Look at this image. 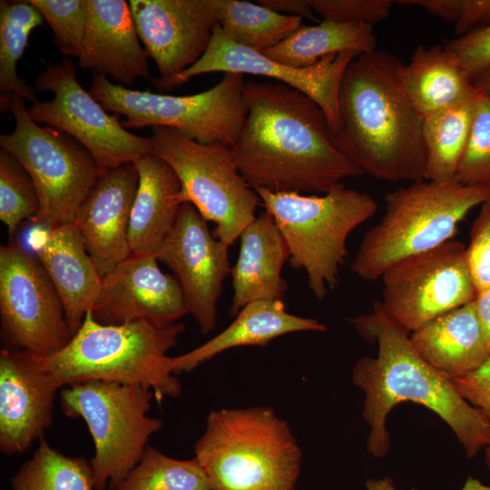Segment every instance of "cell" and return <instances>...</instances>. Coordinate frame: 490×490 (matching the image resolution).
Instances as JSON below:
<instances>
[{
  "label": "cell",
  "mask_w": 490,
  "mask_h": 490,
  "mask_svg": "<svg viewBox=\"0 0 490 490\" xmlns=\"http://www.w3.org/2000/svg\"><path fill=\"white\" fill-rule=\"evenodd\" d=\"M242 92L247 114L230 151L252 189L320 195L363 174L310 97L279 82H246Z\"/></svg>",
  "instance_id": "1"
},
{
  "label": "cell",
  "mask_w": 490,
  "mask_h": 490,
  "mask_svg": "<svg viewBox=\"0 0 490 490\" xmlns=\"http://www.w3.org/2000/svg\"><path fill=\"white\" fill-rule=\"evenodd\" d=\"M359 335L377 344L376 358L365 356L352 382L365 394L362 416L369 426L368 451L384 457L390 449L387 416L398 403L411 401L436 414L453 430L466 457L490 446V424L459 394L451 379L414 348L409 332L388 317L378 301L373 311L350 319Z\"/></svg>",
  "instance_id": "2"
},
{
  "label": "cell",
  "mask_w": 490,
  "mask_h": 490,
  "mask_svg": "<svg viewBox=\"0 0 490 490\" xmlns=\"http://www.w3.org/2000/svg\"><path fill=\"white\" fill-rule=\"evenodd\" d=\"M402 65L377 50L354 58L341 82L333 135L363 174L413 182L425 178L424 118L403 90Z\"/></svg>",
  "instance_id": "3"
},
{
  "label": "cell",
  "mask_w": 490,
  "mask_h": 490,
  "mask_svg": "<svg viewBox=\"0 0 490 490\" xmlns=\"http://www.w3.org/2000/svg\"><path fill=\"white\" fill-rule=\"evenodd\" d=\"M184 330V325L177 322L105 325L97 322L90 310L64 348L34 357L61 387L89 380L141 385L152 390L161 403L165 397H177L181 390L167 352L177 346Z\"/></svg>",
  "instance_id": "4"
},
{
  "label": "cell",
  "mask_w": 490,
  "mask_h": 490,
  "mask_svg": "<svg viewBox=\"0 0 490 490\" xmlns=\"http://www.w3.org/2000/svg\"><path fill=\"white\" fill-rule=\"evenodd\" d=\"M194 454L211 490H295L301 466L289 426L268 407L210 412Z\"/></svg>",
  "instance_id": "5"
},
{
  "label": "cell",
  "mask_w": 490,
  "mask_h": 490,
  "mask_svg": "<svg viewBox=\"0 0 490 490\" xmlns=\"http://www.w3.org/2000/svg\"><path fill=\"white\" fill-rule=\"evenodd\" d=\"M490 201V186L417 181L389 191L385 212L368 230L350 262L359 279L374 281L394 264L452 240L470 211Z\"/></svg>",
  "instance_id": "6"
},
{
  "label": "cell",
  "mask_w": 490,
  "mask_h": 490,
  "mask_svg": "<svg viewBox=\"0 0 490 490\" xmlns=\"http://www.w3.org/2000/svg\"><path fill=\"white\" fill-rule=\"evenodd\" d=\"M254 191L286 241L289 265L306 272L309 289L323 299L338 282L348 236L375 215L376 200L344 182L320 195Z\"/></svg>",
  "instance_id": "7"
},
{
  "label": "cell",
  "mask_w": 490,
  "mask_h": 490,
  "mask_svg": "<svg viewBox=\"0 0 490 490\" xmlns=\"http://www.w3.org/2000/svg\"><path fill=\"white\" fill-rule=\"evenodd\" d=\"M152 390L141 385L89 380L63 387L61 408L84 420L94 444L90 464L94 490L120 485L141 460L161 419L147 416Z\"/></svg>",
  "instance_id": "8"
},
{
  "label": "cell",
  "mask_w": 490,
  "mask_h": 490,
  "mask_svg": "<svg viewBox=\"0 0 490 490\" xmlns=\"http://www.w3.org/2000/svg\"><path fill=\"white\" fill-rule=\"evenodd\" d=\"M22 96L1 99L15 120L13 132L0 135L1 149L13 155L31 177L39 199L34 221L54 226L73 221L102 176L92 154L65 132L41 126L28 114Z\"/></svg>",
  "instance_id": "9"
},
{
  "label": "cell",
  "mask_w": 490,
  "mask_h": 490,
  "mask_svg": "<svg viewBox=\"0 0 490 490\" xmlns=\"http://www.w3.org/2000/svg\"><path fill=\"white\" fill-rule=\"evenodd\" d=\"M244 83L243 74H225L204 92L179 96L131 90L93 74L89 93L105 110L123 115L125 129L167 127L201 143L232 147L247 114Z\"/></svg>",
  "instance_id": "10"
},
{
  "label": "cell",
  "mask_w": 490,
  "mask_h": 490,
  "mask_svg": "<svg viewBox=\"0 0 490 490\" xmlns=\"http://www.w3.org/2000/svg\"><path fill=\"white\" fill-rule=\"evenodd\" d=\"M152 152L176 173L181 202H189L212 222V235L232 245L255 219L260 201L232 159L230 147L204 144L177 130L154 126L149 137Z\"/></svg>",
  "instance_id": "11"
},
{
  "label": "cell",
  "mask_w": 490,
  "mask_h": 490,
  "mask_svg": "<svg viewBox=\"0 0 490 490\" xmlns=\"http://www.w3.org/2000/svg\"><path fill=\"white\" fill-rule=\"evenodd\" d=\"M34 87L53 93L54 97L33 103L27 108L29 116L80 142L93 157L101 175L152 152L149 138L127 131L81 86L70 59L48 65L34 80Z\"/></svg>",
  "instance_id": "12"
},
{
  "label": "cell",
  "mask_w": 490,
  "mask_h": 490,
  "mask_svg": "<svg viewBox=\"0 0 490 490\" xmlns=\"http://www.w3.org/2000/svg\"><path fill=\"white\" fill-rule=\"evenodd\" d=\"M0 318L6 348L13 350L49 356L74 336L55 287L19 241L0 247Z\"/></svg>",
  "instance_id": "13"
},
{
  "label": "cell",
  "mask_w": 490,
  "mask_h": 490,
  "mask_svg": "<svg viewBox=\"0 0 490 490\" xmlns=\"http://www.w3.org/2000/svg\"><path fill=\"white\" fill-rule=\"evenodd\" d=\"M380 279V307L411 333L474 301L477 295L466 264V246L455 240L398 261Z\"/></svg>",
  "instance_id": "14"
},
{
  "label": "cell",
  "mask_w": 490,
  "mask_h": 490,
  "mask_svg": "<svg viewBox=\"0 0 490 490\" xmlns=\"http://www.w3.org/2000/svg\"><path fill=\"white\" fill-rule=\"evenodd\" d=\"M358 54L354 51H345L327 55L309 67H292L236 44L218 24L213 30L205 54L196 64L173 77H155L152 83L159 90H166L178 87L195 76L210 73L270 77L314 100L327 115L334 133L338 125L341 82L348 66Z\"/></svg>",
  "instance_id": "15"
},
{
  "label": "cell",
  "mask_w": 490,
  "mask_h": 490,
  "mask_svg": "<svg viewBox=\"0 0 490 490\" xmlns=\"http://www.w3.org/2000/svg\"><path fill=\"white\" fill-rule=\"evenodd\" d=\"M207 222L194 206L181 203L172 232L157 255L179 280L188 312L203 334L216 325L218 300L231 270L230 246L211 235Z\"/></svg>",
  "instance_id": "16"
},
{
  "label": "cell",
  "mask_w": 490,
  "mask_h": 490,
  "mask_svg": "<svg viewBox=\"0 0 490 490\" xmlns=\"http://www.w3.org/2000/svg\"><path fill=\"white\" fill-rule=\"evenodd\" d=\"M136 30L161 78L173 77L205 54L218 25L216 0H130Z\"/></svg>",
  "instance_id": "17"
},
{
  "label": "cell",
  "mask_w": 490,
  "mask_h": 490,
  "mask_svg": "<svg viewBox=\"0 0 490 490\" xmlns=\"http://www.w3.org/2000/svg\"><path fill=\"white\" fill-rule=\"evenodd\" d=\"M91 312L105 325L147 320L167 326L189 314L179 280L161 270L156 255H131L119 263L103 278Z\"/></svg>",
  "instance_id": "18"
},
{
  "label": "cell",
  "mask_w": 490,
  "mask_h": 490,
  "mask_svg": "<svg viewBox=\"0 0 490 490\" xmlns=\"http://www.w3.org/2000/svg\"><path fill=\"white\" fill-rule=\"evenodd\" d=\"M62 388L34 354L0 352V450L6 456L26 452L53 421L54 400Z\"/></svg>",
  "instance_id": "19"
},
{
  "label": "cell",
  "mask_w": 490,
  "mask_h": 490,
  "mask_svg": "<svg viewBox=\"0 0 490 490\" xmlns=\"http://www.w3.org/2000/svg\"><path fill=\"white\" fill-rule=\"evenodd\" d=\"M138 181L134 162L109 171L98 179L73 220L102 278L132 254L129 224Z\"/></svg>",
  "instance_id": "20"
},
{
  "label": "cell",
  "mask_w": 490,
  "mask_h": 490,
  "mask_svg": "<svg viewBox=\"0 0 490 490\" xmlns=\"http://www.w3.org/2000/svg\"><path fill=\"white\" fill-rule=\"evenodd\" d=\"M26 242L62 300L74 332L80 328L100 293L103 278L74 221L54 226L34 225Z\"/></svg>",
  "instance_id": "21"
},
{
  "label": "cell",
  "mask_w": 490,
  "mask_h": 490,
  "mask_svg": "<svg viewBox=\"0 0 490 490\" xmlns=\"http://www.w3.org/2000/svg\"><path fill=\"white\" fill-rule=\"evenodd\" d=\"M87 22L78 64L111 76L116 84L149 80L148 54L142 47L129 2L86 0Z\"/></svg>",
  "instance_id": "22"
},
{
  "label": "cell",
  "mask_w": 490,
  "mask_h": 490,
  "mask_svg": "<svg viewBox=\"0 0 490 490\" xmlns=\"http://www.w3.org/2000/svg\"><path fill=\"white\" fill-rule=\"evenodd\" d=\"M240 252L231 267L233 298L230 314L258 300H282L287 283L281 276L289 261L286 241L272 216L264 211L240 236Z\"/></svg>",
  "instance_id": "23"
},
{
  "label": "cell",
  "mask_w": 490,
  "mask_h": 490,
  "mask_svg": "<svg viewBox=\"0 0 490 490\" xmlns=\"http://www.w3.org/2000/svg\"><path fill=\"white\" fill-rule=\"evenodd\" d=\"M134 164L139 181L130 215L131 255L157 256L182 203L181 183L170 165L152 152L142 156Z\"/></svg>",
  "instance_id": "24"
},
{
  "label": "cell",
  "mask_w": 490,
  "mask_h": 490,
  "mask_svg": "<svg viewBox=\"0 0 490 490\" xmlns=\"http://www.w3.org/2000/svg\"><path fill=\"white\" fill-rule=\"evenodd\" d=\"M326 325L315 318L286 311L282 300H258L247 304L220 333L201 346L177 357H171L172 373L188 372L218 354L243 346L268 345L273 339L293 332L325 331Z\"/></svg>",
  "instance_id": "25"
},
{
  "label": "cell",
  "mask_w": 490,
  "mask_h": 490,
  "mask_svg": "<svg viewBox=\"0 0 490 490\" xmlns=\"http://www.w3.org/2000/svg\"><path fill=\"white\" fill-rule=\"evenodd\" d=\"M409 338L416 352L449 379L475 370L490 357L473 301L434 318Z\"/></svg>",
  "instance_id": "26"
},
{
  "label": "cell",
  "mask_w": 490,
  "mask_h": 490,
  "mask_svg": "<svg viewBox=\"0 0 490 490\" xmlns=\"http://www.w3.org/2000/svg\"><path fill=\"white\" fill-rule=\"evenodd\" d=\"M404 92L425 119L470 96L475 86L445 45H419L400 69Z\"/></svg>",
  "instance_id": "27"
},
{
  "label": "cell",
  "mask_w": 490,
  "mask_h": 490,
  "mask_svg": "<svg viewBox=\"0 0 490 490\" xmlns=\"http://www.w3.org/2000/svg\"><path fill=\"white\" fill-rule=\"evenodd\" d=\"M377 50L372 24H345L322 20L315 25H301L277 45L262 52L278 63L304 68L321 58L345 51L358 54Z\"/></svg>",
  "instance_id": "28"
},
{
  "label": "cell",
  "mask_w": 490,
  "mask_h": 490,
  "mask_svg": "<svg viewBox=\"0 0 490 490\" xmlns=\"http://www.w3.org/2000/svg\"><path fill=\"white\" fill-rule=\"evenodd\" d=\"M480 93L476 88L460 103L424 119L426 156L424 180L446 182L455 178Z\"/></svg>",
  "instance_id": "29"
},
{
  "label": "cell",
  "mask_w": 490,
  "mask_h": 490,
  "mask_svg": "<svg viewBox=\"0 0 490 490\" xmlns=\"http://www.w3.org/2000/svg\"><path fill=\"white\" fill-rule=\"evenodd\" d=\"M217 21L236 44L262 53L293 34L302 18L281 15L260 4L216 0Z\"/></svg>",
  "instance_id": "30"
},
{
  "label": "cell",
  "mask_w": 490,
  "mask_h": 490,
  "mask_svg": "<svg viewBox=\"0 0 490 490\" xmlns=\"http://www.w3.org/2000/svg\"><path fill=\"white\" fill-rule=\"evenodd\" d=\"M44 17L29 1L0 2V90L1 98L12 94L32 103L37 101L32 88L16 73V65L28 44L30 33L43 24Z\"/></svg>",
  "instance_id": "31"
},
{
  "label": "cell",
  "mask_w": 490,
  "mask_h": 490,
  "mask_svg": "<svg viewBox=\"0 0 490 490\" xmlns=\"http://www.w3.org/2000/svg\"><path fill=\"white\" fill-rule=\"evenodd\" d=\"M12 490H94L90 462L52 447L43 436L11 480Z\"/></svg>",
  "instance_id": "32"
},
{
  "label": "cell",
  "mask_w": 490,
  "mask_h": 490,
  "mask_svg": "<svg viewBox=\"0 0 490 490\" xmlns=\"http://www.w3.org/2000/svg\"><path fill=\"white\" fill-rule=\"evenodd\" d=\"M112 490H211V487L195 457L174 459L148 445L139 463Z\"/></svg>",
  "instance_id": "33"
},
{
  "label": "cell",
  "mask_w": 490,
  "mask_h": 490,
  "mask_svg": "<svg viewBox=\"0 0 490 490\" xmlns=\"http://www.w3.org/2000/svg\"><path fill=\"white\" fill-rule=\"evenodd\" d=\"M39 199L34 184L22 164L0 150V220L12 237L26 220H34Z\"/></svg>",
  "instance_id": "34"
},
{
  "label": "cell",
  "mask_w": 490,
  "mask_h": 490,
  "mask_svg": "<svg viewBox=\"0 0 490 490\" xmlns=\"http://www.w3.org/2000/svg\"><path fill=\"white\" fill-rule=\"evenodd\" d=\"M454 179L465 185L490 186V98L482 92Z\"/></svg>",
  "instance_id": "35"
},
{
  "label": "cell",
  "mask_w": 490,
  "mask_h": 490,
  "mask_svg": "<svg viewBox=\"0 0 490 490\" xmlns=\"http://www.w3.org/2000/svg\"><path fill=\"white\" fill-rule=\"evenodd\" d=\"M51 27L58 50L79 57L87 22L86 0H28Z\"/></svg>",
  "instance_id": "36"
},
{
  "label": "cell",
  "mask_w": 490,
  "mask_h": 490,
  "mask_svg": "<svg viewBox=\"0 0 490 490\" xmlns=\"http://www.w3.org/2000/svg\"><path fill=\"white\" fill-rule=\"evenodd\" d=\"M316 14L345 24H375L385 20L392 8L390 0H309Z\"/></svg>",
  "instance_id": "37"
},
{
  "label": "cell",
  "mask_w": 490,
  "mask_h": 490,
  "mask_svg": "<svg viewBox=\"0 0 490 490\" xmlns=\"http://www.w3.org/2000/svg\"><path fill=\"white\" fill-rule=\"evenodd\" d=\"M480 207L466 247L467 268L477 293L490 289V201Z\"/></svg>",
  "instance_id": "38"
},
{
  "label": "cell",
  "mask_w": 490,
  "mask_h": 490,
  "mask_svg": "<svg viewBox=\"0 0 490 490\" xmlns=\"http://www.w3.org/2000/svg\"><path fill=\"white\" fill-rule=\"evenodd\" d=\"M444 45L473 80L490 68V25L452 39Z\"/></svg>",
  "instance_id": "39"
},
{
  "label": "cell",
  "mask_w": 490,
  "mask_h": 490,
  "mask_svg": "<svg viewBox=\"0 0 490 490\" xmlns=\"http://www.w3.org/2000/svg\"><path fill=\"white\" fill-rule=\"evenodd\" d=\"M451 381L462 397L490 424V357L475 370Z\"/></svg>",
  "instance_id": "40"
},
{
  "label": "cell",
  "mask_w": 490,
  "mask_h": 490,
  "mask_svg": "<svg viewBox=\"0 0 490 490\" xmlns=\"http://www.w3.org/2000/svg\"><path fill=\"white\" fill-rule=\"evenodd\" d=\"M490 25V0H461L455 32L463 36Z\"/></svg>",
  "instance_id": "41"
},
{
  "label": "cell",
  "mask_w": 490,
  "mask_h": 490,
  "mask_svg": "<svg viewBox=\"0 0 490 490\" xmlns=\"http://www.w3.org/2000/svg\"><path fill=\"white\" fill-rule=\"evenodd\" d=\"M396 4L406 6H416L446 22L456 23L459 12L461 0H400Z\"/></svg>",
  "instance_id": "42"
},
{
  "label": "cell",
  "mask_w": 490,
  "mask_h": 490,
  "mask_svg": "<svg viewBox=\"0 0 490 490\" xmlns=\"http://www.w3.org/2000/svg\"><path fill=\"white\" fill-rule=\"evenodd\" d=\"M258 4L281 15L318 21L309 0H259Z\"/></svg>",
  "instance_id": "43"
},
{
  "label": "cell",
  "mask_w": 490,
  "mask_h": 490,
  "mask_svg": "<svg viewBox=\"0 0 490 490\" xmlns=\"http://www.w3.org/2000/svg\"><path fill=\"white\" fill-rule=\"evenodd\" d=\"M473 302L490 351V289L478 292Z\"/></svg>",
  "instance_id": "44"
},
{
  "label": "cell",
  "mask_w": 490,
  "mask_h": 490,
  "mask_svg": "<svg viewBox=\"0 0 490 490\" xmlns=\"http://www.w3.org/2000/svg\"><path fill=\"white\" fill-rule=\"evenodd\" d=\"M365 487L367 490H397L393 480L389 477L369 478L367 480ZM460 490H490V486L469 476Z\"/></svg>",
  "instance_id": "45"
},
{
  "label": "cell",
  "mask_w": 490,
  "mask_h": 490,
  "mask_svg": "<svg viewBox=\"0 0 490 490\" xmlns=\"http://www.w3.org/2000/svg\"><path fill=\"white\" fill-rule=\"evenodd\" d=\"M473 82L477 89L490 98V68L475 77Z\"/></svg>",
  "instance_id": "46"
},
{
  "label": "cell",
  "mask_w": 490,
  "mask_h": 490,
  "mask_svg": "<svg viewBox=\"0 0 490 490\" xmlns=\"http://www.w3.org/2000/svg\"><path fill=\"white\" fill-rule=\"evenodd\" d=\"M485 460L490 473V446L485 448Z\"/></svg>",
  "instance_id": "47"
}]
</instances>
